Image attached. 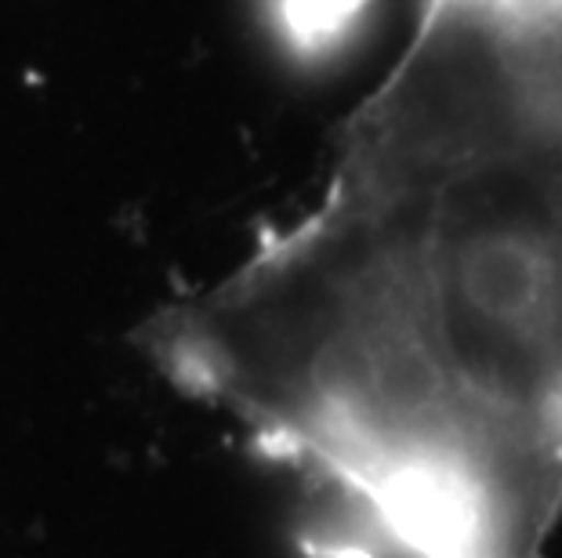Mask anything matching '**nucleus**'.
<instances>
[{
    "mask_svg": "<svg viewBox=\"0 0 562 558\" xmlns=\"http://www.w3.org/2000/svg\"><path fill=\"white\" fill-rule=\"evenodd\" d=\"M378 0H269V19L297 58H323L363 26Z\"/></svg>",
    "mask_w": 562,
    "mask_h": 558,
    "instance_id": "obj_1",
    "label": "nucleus"
}]
</instances>
